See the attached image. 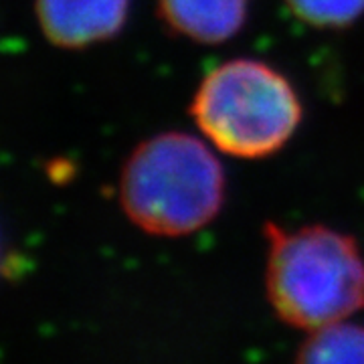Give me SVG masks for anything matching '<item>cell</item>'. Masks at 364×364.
Wrapping results in <instances>:
<instances>
[{
    "instance_id": "5",
    "label": "cell",
    "mask_w": 364,
    "mask_h": 364,
    "mask_svg": "<svg viewBox=\"0 0 364 364\" xmlns=\"http://www.w3.org/2000/svg\"><path fill=\"white\" fill-rule=\"evenodd\" d=\"M251 0H156L168 31L200 45L231 41L247 21Z\"/></svg>"
},
{
    "instance_id": "7",
    "label": "cell",
    "mask_w": 364,
    "mask_h": 364,
    "mask_svg": "<svg viewBox=\"0 0 364 364\" xmlns=\"http://www.w3.org/2000/svg\"><path fill=\"white\" fill-rule=\"evenodd\" d=\"M289 13L314 28L338 31L364 14V0H284Z\"/></svg>"
},
{
    "instance_id": "1",
    "label": "cell",
    "mask_w": 364,
    "mask_h": 364,
    "mask_svg": "<svg viewBox=\"0 0 364 364\" xmlns=\"http://www.w3.org/2000/svg\"><path fill=\"white\" fill-rule=\"evenodd\" d=\"M265 294L284 324L312 332L364 308V255L350 235L326 225L287 231L265 225Z\"/></svg>"
},
{
    "instance_id": "4",
    "label": "cell",
    "mask_w": 364,
    "mask_h": 364,
    "mask_svg": "<svg viewBox=\"0 0 364 364\" xmlns=\"http://www.w3.org/2000/svg\"><path fill=\"white\" fill-rule=\"evenodd\" d=\"M132 0H35L43 37L59 49H87L116 37Z\"/></svg>"
},
{
    "instance_id": "2",
    "label": "cell",
    "mask_w": 364,
    "mask_h": 364,
    "mask_svg": "<svg viewBox=\"0 0 364 364\" xmlns=\"http://www.w3.org/2000/svg\"><path fill=\"white\" fill-rule=\"evenodd\" d=\"M225 203V170L205 138L162 132L138 144L119 174V205L144 233L184 237Z\"/></svg>"
},
{
    "instance_id": "6",
    "label": "cell",
    "mask_w": 364,
    "mask_h": 364,
    "mask_svg": "<svg viewBox=\"0 0 364 364\" xmlns=\"http://www.w3.org/2000/svg\"><path fill=\"white\" fill-rule=\"evenodd\" d=\"M296 364H364V326L344 320L308 332Z\"/></svg>"
},
{
    "instance_id": "3",
    "label": "cell",
    "mask_w": 364,
    "mask_h": 364,
    "mask_svg": "<svg viewBox=\"0 0 364 364\" xmlns=\"http://www.w3.org/2000/svg\"><path fill=\"white\" fill-rule=\"evenodd\" d=\"M191 116L215 150L257 160L279 152L301 122V102L289 79L259 59H229L198 83Z\"/></svg>"
}]
</instances>
